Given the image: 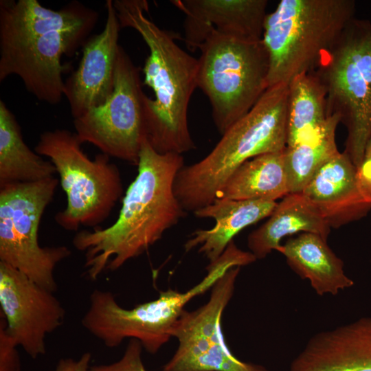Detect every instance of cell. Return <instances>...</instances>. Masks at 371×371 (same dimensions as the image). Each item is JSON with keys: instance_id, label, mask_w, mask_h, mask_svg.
<instances>
[{"instance_id": "cell-21", "label": "cell", "mask_w": 371, "mask_h": 371, "mask_svg": "<svg viewBox=\"0 0 371 371\" xmlns=\"http://www.w3.org/2000/svg\"><path fill=\"white\" fill-rule=\"evenodd\" d=\"M288 194L283 150L260 155L243 163L227 179L217 198L276 201Z\"/></svg>"}, {"instance_id": "cell-8", "label": "cell", "mask_w": 371, "mask_h": 371, "mask_svg": "<svg viewBox=\"0 0 371 371\" xmlns=\"http://www.w3.org/2000/svg\"><path fill=\"white\" fill-rule=\"evenodd\" d=\"M82 144L75 133L58 128L41 133L34 148L37 154L49 159L59 175L67 205L54 220L71 232L98 227L124 194L119 168L110 157L101 153L91 159Z\"/></svg>"}, {"instance_id": "cell-25", "label": "cell", "mask_w": 371, "mask_h": 371, "mask_svg": "<svg viewBox=\"0 0 371 371\" xmlns=\"http://www.w3.org/2000/svg\"><path fill=\"white\" fill-rule=\"evenodd\" d=\"M142 346L138 341H131L119 360L104 365L100 371H147L142 361Z\"/></svg>"}, {"instance_id": "cell-10", "label": "cell", "mask_w": 371, "mask_h": 371, "mask_svg": "<svg viewBox=\"0 0 371 371\" xmlns=\"http://www.w3.org/2000/svg\"><path fill=\"white\" fill-rule=\"evenodd\" d=\"M59 179L0 186V262L54 292V270L71 255L66 246L41 247L38 228Z\"/></svg>"}, {"instance_id": "cell-4", "label": "cell", "mask_w": 371, "mask_h": 371, "mask_svg": "<svg viewBox=\"0 0 371 371\" xmlns=\"http://www.w3.org/2000/svg\"><path fill=\"white\" fill-rule=\"evenodd\" d=\"M288 101L289 84L268 87L207 156L179 170L174 192L186 212H194L212 203L232 173L245 161L284 150Z\"/></svg>"}, {"instance_id": "cell-11", "label": "cell", "mask_w": 371, "mask_h": 371, "mask_svg": "<svg viewBox=\"0 0 371 371\" xmlns=\"http://www.w3.org/2000/svg\"><path fill=\"white\" fill-rule=\"evenodd\" d=\"M139 69L120 45L114 89L102 104L74 119L78 138L109 157L137 166L146 139L145 103Z\"/></svg>"}, {"instance_id": "cell-9", "label": "cell", "mask_w": 371, "mask_h": 371, "mask_svg": "<svg viewBox=\"0 0 371 371\" xmlns=\"http://www.w3.org/2000/svg\"><path fill=\"white\" fill-rule=\"evenodd\" d=\"M326 95L329 116L346 127L344 152L357 168L371 137V22L352 18L314 71Z\"/></svg>"}, {"instance_id": "cell-27", "label": "cell", "mask_w": 371, "mask_h": 371, "mask_svg": "<svg viewBox=\"0 0 371 371\" xmlns=\"http://www.w3.org/2000/svg\"><path fill=\"white\" fill-rule=\"evenodd\" d=\"M357 178L362 196L371 205V137L366 144L361 162L357 168Z\"/></svg>"}, {"instance_id": "cell-5", "label": "cell", "mask_w": 371, "mask_h": 371, "mask_svg": "<svg viewBox=\"0 0 371 371\" xmlns=\"http://www.w3.org/2000/svg\"><path fill=\"white\" fill-rule=\"evenodd\" d=\"M255 261L250 251L240 249L232 240L218 259L206 267L205 277L190 290L161 291L157 299L131 309L121 306L111 292L95 289L89 296L82 325L108 348L117 347L126 339H136L147 352L156 353L172 337L190 300L212 288L231 268Z\"/></svg>"}, {"instance_id": "cell-22", "label": "cell", "mask_w": 371, "mask_h": 371, "mask_svg": "<svg viewBox=\"0 0 371 371\" xmlns=\"http://www.w3.org/2000/svg\"><path fill=\"white\" fill-rule=\"evenodd\" d=\"M49 160L32 151L23 139L14 115L0 101V186L33 183L54 177Z\"/></svg>"}, {"instance_id": "cell-20", "label": "cell", "mask_w": 371, "mask_h": 371, "mask_svg": "<svg viewBox=\"0 0 371 371\" xmlns=\"http://www.w3.org/2000/svg\"><path fill=\"white\" fill-rule=\"evenodd\" d=\"M313 233L327 241L330 227L300 193H289L278 203L268 220L247 238V246L257 259L265 258L286 236Z\"/></svg>"}, {"instance_id": "cell-13", "label": "cell", "mask_w": 371, "mask_h": 371, "mask_svg": "<svg viewBox=\"0 0 371 371\" xmlns=\"http://www.w3.org/2000/svg\"><path fill=\"white\" fill-rule=\"evenodd\" d=\"M53 293L0 262L1 315L5 330L33 359L45 353L46 335L65 319V309Z\"/></svg>"}, {"instance_id": "cell-19", "label": "cell", "mask_w": 371, "mask_h": 371, "mask_svg": "<svg viewBox=\"0 0 371 371\" xmlns=\"http://www.w3.org/2000/svg\"><path fill=\"white\" fill-rule=\"evenodd\" d=\"M289 267L302 279H307L319 295H337L354 285L344 271L343 261L328 246L327 241L313 233H300L277 249Z\"/></svg>"}, {"instance_id": "cell-28", "label": "cell", "mask_w": 371, "mask_h": 371, "mask_svg": "<svg viewBox=\"0 0 371 371\" xmlns=\"http://www.w3.org/2000/svg\"><path fill=\"white\" fill-rule=\"evenodd\" d=\"M91 355L85 352L78 359L72 358L61 359L56 367L50 371H89Z\"/></svg>"}, {"instance_id": "cell-1", "label": "cell", "mask_w": 371, "mask_h": 371, "mask_svg": "<svg viewBox=\"0 0 371 371\" xmlns=\"http://www.w3.org/2000/svg\"><path fill=\"white\" fill-rule=\"evenodd\" d=\"M182 155L157 153L144 139L137 175L128 187L115 221L105 228L81 230L72 243L85 254V268L95 280L105 271H115L159 240L185 216L174 192Z\"/></svg>"}, {"instance_id": "cell-26", "label": "cell", "mask_w": 371, "mask_h": 371, "mask_svg": "<svg viewBox=\"0 0 371 371\" xmlns=\"http://www.w3.org/2000/svg\"><path fill=\"white\" fill-rule=\"evenodd\" d=\"M16 344L5 330V322H0V371H20L19 357Z\"/></svg>"}, {"instance_id": "cell-24", "label": "cell", "mask_w": 371, "mask_h": 371, "mask_svg": "<svg viewBox=\"0 0 371 371\" xmlns=\"http://www.w3.org/2000/svg\"><path fill=\"white\" fill-rule=\"evenodd\" d=\"M328 117L326 91L315 71L294 78L289 84L286 147L310 136Z\"/></svg>"}, {"instance_id": "cell-18", "label": "cell", "mask_w": 371, "mask_h": 371, "mask_svg": "<svg viewBox=\"0 0 371 371\" xmlns=\"http://www.w3.org/2000/svg\"><path fill=\"white\" fill-rule=\"evenodd\" d=\"M278 203L274 201L232 200L216 198L194 212L198 218L215 220L210 229H197L184 245L186 251L199 246V252L213 263L223 254L233 238L249 225L269 217Z\"/></svg>"}, {"instance_id": "cell-16", "label": "cell", "mask_w": 371, "mask_h": 371, "mask_svg": "<svg viewBox=\"0 0 371 371\" xmlns=\"http://www.w3.org/2000/svg\"><path fill=\"white\" fill-rule=\"evenodd\" d=\"M172 3L186 14L185 42L198 49L212 29L260 39L267 16V0H175Z\"/></svg>"}, {"instance_id": "cell-12", "label": "cell", "mask_w": 371, "mask_h": 371, "mask_svg": "<svg viewBox=\"0 0 371 371\" xmlns=\"http://www.w3.org/2000/svg\"><path fill=\"white\" fill-rule=\"evenodd\" d=\"M240 269L231 268L217 280L205 305L194 311H183L172 332L178 348L163 371H269L236 358L221 333V317L233 295Z\"/></svg>"}, {"instance_id": "cell-15", "label": "cell", "mask_w": 371, "mask_h": 371, "mask_svg": "<svg viewBox=\"0 0 371 371\" xmlns=\"http://www.w3.org/2000/svg\"><path fill=\"white\" fill-rule=\"evenodd\" d=\"M289 371H371V317L315 334Z\"/></svg>"}, {"instance_id": "cell-17", "label": "cell", "mask_w": 371, "mask_h": 371, "mask_svg": "<svg viewBox=\"0 0 371 371\" xmlns=\"http://www.w3.org/2000/svg\"><path fill=\"white\" fill-rule=\"evenodd\" d=\"M300 193L330 228L363 218L371 209L359 190L357 168L344 151L326 161Z\"/></svg>"}, {"instance_id": "cell-14", "label": "cell", "mask_w": 371, "mask_h": 371, "mask_svg": "<svg viewBox=\"0 0 371 371\" xmlns=\"http://www.w3.org/2000/svg\"><path fill=\"white\" fill-rule=\"evenodd\" d=\"M103 30L85 43L77 69L66 80L64 96L74 119L104 103L114 89L121 27L113 1L106 3Z\"/></svg>"}, {"instance_id": "cell-2", "label": "cell", "mask_w": 371, "mask_h": 371, "mask_svg": "<svg viewBox=\"0 0 371 371\" xmlns=\"http://www.w3.org/2000/svg\"><path fill=\"white\" fill-rule=\"evenodd\" d=\"M98 13L74 1L58 10L37 0L0 1V81L12 75L39 100L56 104L64 96V54L87 39Z\"/></svg>"}, {"instance_id": "cell-23", "label": "cell", "mask_w": 371, "mask_h": 371, "mask_svg": "<svg viewBox=\"0 0 371 371\" xmlns=\"http://www.w3.org/2000/svg\"><path fill=\"white\" fill-rule=\"evenodd\" d=\"M341 122L337 114L329 115L310 136L284 150L289 193H300L314 174L339 151L335 132Z\"/></svg>"}, {"instance_id": "cell-7", "label": "cell", "mask_w": 371, "mask_h": 371, "mask_svg": "<svg viewBox=\"0 0 371 371\" xmlns=\"http://www.w3.org/2000/svg\"><path fill=\"white\" fill-rule=\"evenodd\" d=\"M198 49L197 87L208 98L213 122L223 135L268 88V54L262 38L214 29Z\"/></svg>"}, {"instance_id": "cell-6", "label": "cell", "mask_w": 371, "mask_h": 371, "mask_svg": "<svg viewBox=\"0 0 371 371\" xmlns=\"http://www.w3.org/2000/svg\"><path fill=\"white\" fill-rule=\"evenodd\" d=\"M355 12L352 0H282L264 23L268 87L315 71Z\"/></svg>"}, {"instance_id": "cell-3", "label": "cell", "mask_w": 371, "mask_h": 371, "mask_svg": "<svg viewBox=\"0 0 371 371\" xmlns=\"http://www.w3.org/2000/svg\"><path fill=\"white\" fill-rule=\"evenodd\" d=\"M121 27H131L149 49L144 83L155 95L145 103L146 139L159 153L182 155L196 148L188 124V109L197 87L198 59L184 51L175 36L146 16V0L113 1Z\"/></svg>"}]
</instances>
